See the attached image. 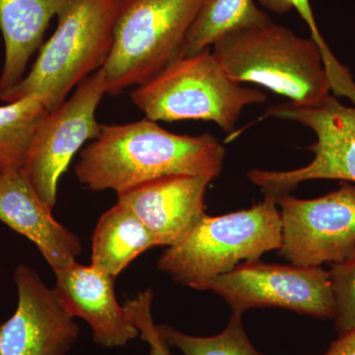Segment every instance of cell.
I'll list each match as a JSON object with an SVG mask.
<instances>
[{
	"mask_svg": "<svg viewBox=\"0 0 355 355\" xmlns=\"http://www.w3.org/2000/svg\"><path fill=\"white\" fill-rule=\"evenodd\" d=\"M275 200L282 218L279 251L292 265H331L355 251V184L343 183L313 200H299L289 193Z\"/></svg>",
	"mask_w": 355,
	"mask_h": 355,
	"instance_id": "cell-10",
	"label": "cell"
},
{
	"mask_svg": "<svg viewBox=\"0 0 355 355\" xmlns=\"http://www.w3.org/2000/svg\"><path fill=\"white\" fill-rule=\"evenodd\" d=\"M211 51L236 83L257 84L299 106H319L333 95L314 40L297 36L268 15L222 35Z\"/></svg>",
	"mask_w": 355,
	"mask_h": 355,
	"instance_id": "cell-2",
	"label": "cell"
},
{
	"mask_svg": "<svg viewBox=\"0 0 355 355\" xmlns=\"http://www.w3.org/2000/svg\"><path fill=\"white\" fill-rule=\"evenodd\" d=\"M266 15L254 0H207L184 41L181 57L197 55L211 48L225 33Z\"/></svg>",
	"mask_w": 355,
	"mask_h": 355,
	"instance_id": "cell-18",
	"label": "cell"
},
{
	"mask_svg": "<svg viewBox=\"0 0 355 355\" xmlns=\"http://www.w3.org/2000/svg\"><path fill=\"white\" fill-rule=\"evenodd\" d=\"M223 144L209 132L177 135L144 119L104 125L81 151L76 175L84 188L116 195L160 178L197 175L216 179L225 160Z\"/></svg>",
	"mask_w": 355,
	"mask_h": 355,
	"instance_id": "cell-1",
	"label": "cell"
},
{
	"mask_svg": "<svg viewBox=\"0 0 355 355\" xmlns=\"http://www.w3.org/2000/svg\"><path fill=\"white\" fill-rule=\"evenodd\" d=\"M53 272L58 297L72 317L80 318L90 326L96 345L116 349L139 336L125 306L116 297V279L78 261Z\"/></svg>",
	"mask_w": 355,
	"mask_h": 355,
	"instance_id": "cell-13",
	"label": "cell"
},
{
	"mask_svg": "<svg viewBox=\"0 0 355 355\" xmlns=\"http://www.w3.org/2000/svg\"><path fill=\"white\" fill-rule=\"evenodd\" d=\"M159 335L170 347L184 355H265L254 349L242 324V315L232 313L218 335L195 336L168 324H157Z\"/></svg>",
	"mask_w": 355,
	"mask_h": 355,
	"instance_id": "cell-19",
	"label": "cell"
},
{
	"mask_svg": "<svg viewBox=\"0 0 355 355\" xmlns=\"http://www.w3.org/2000/svg\"><path fill=\"white\" fill-rule=\"evenodd\" d=\"M153 292L150 288L139 292L125 303L130 319L137 327L144 342L148 343L150 355H173L171 347L159 335L157 324L153 317Z\"/></svg>",
	"mask_w": 355,
	"mask_h": 355,
	"instance_id": "cell-22",
	"label": "cell"
},
{
	"mask_svg": "<svg viewBox=\"0 0 355 355\" xmlns=\"http://www.w3.org/2000/svg\"><path fill=\"white\" fill-rule=\"evenodd\" d=\"M198 291L218 294L236 314L253 308L279 307L319 319L336 317L330 273L320 266L250 261L207 280Z\"/></svg>",
	"mask_w": 355,
	"mask_h": 355,
	"instance_id": "cell-8",
	"label": "cell"
},
{
	"mask_svg": "<svg viewBox=\"0 0 355 355\" xmlns=\"http://www.w3.org/2000/svg\"><path fill=\"white\" fill-rule=\"evenodd\" d=\"M207 0H123L114 43L102 67L107 94L139 86L181 58Z\"/></svg>",
	"mask_w": 355,
	"mask_h": 355,
	"instance_id": "cell-6",
	"label": "cell"
},
{
	"mask_svg": "<svg viewBox=\"0 0 355 355\" xmlns=\"http://www.w3.org/2000/svg\"><path fill=\"white\" fill-rule=\"evenodd\" d=\"M153 247L156 243L144 224L118 200L96 225L90 265L116 279L137 257Z\"/></svg>",
	"mask_w": 355,
	"mask_h": 355,
	"instance_id": "cell-16",
	"label": "cell"
},
{
	"mask_svg": "<svg viewBox=\"0 0 355 355\" xmlns=\"http://www.w3.org/2000/svg\"><path fill=\"white\" fill-rule=\"evenodd\" d=\"M0 221L34 243L53 272L76 263L83 252L78 236L55 220L22 169L0 173Z\"/></svg>",
	"mask_w": 355,
	"mask_h": 355,
	"instance_id": "cell-14",
	"label": "cell"
},
{
	"mask_svg": "<svg viewBox=\"0 0 355 355\" xmlns=\"http://www.w3.org/2000/svg\"><path fill=\"white\" fill-rule=\"evenodd\" d=\"M48 113L37 96L0 106V173L22 169L35 130Z\"/></svg>",
	"mask_w": 355,
	"mask_h": 355,
	"instance_id": "cell-17",
	"label": "cell"
},
{
	"mask_svg": "<svg viewBox=\"0 0 355 355\" xmlns=\"http://www.w3.org/2000/svg\"><path fill=\"white\" fill-rule=\"evenodd\" d=\"M329 273L336 303V330L340 336L355 331V251L331 263Z\"/></svg>",
	"mask_w": 355,
	"mask_h": 355,
	"instance_id": "cell-21",
	"label": "cell"
},
{
	"mask_svg": "<svg viewBox=\"0 0 355 355\" xmlns=\"http://www.w3.org/2000/svg\"><path fill=\"white\" fill-rule=\"evenodd\" d=\"M275 118L300 123L314 132L316 140L307 147L312 161L291 171L253 169L248 178L265 195L277 198L289 193L303 182L338 180L355 184V106H345L331 95L319 106L284 103L268 107L263 119Z\"/></svg>",
	"mask_w": 355,
	"mask_h": 355,
	"instance_id": "cell-7",
	"label": "cell"
},
{
	"mask_svg": "<svg viewBox=\"0 0 355 355\" xmlns=\"http://www.w3.org/2000/svg\"><path fill=\"white\" fill-rule=\"evenodd\" d=\"M214 179L197 175L160 178L119 193L153 235L156 246L171 247L188 234L205 212V193Z\"/></svg>",
	"mask_w": 355,
	"mask_h": 355,
	"instance_id": "cell-12",
	"label": "cell"
},
{
	"mask_svg": "<svg viewBox=\"0 0 355 355\" xmlns=\"http://www.w3.org/2000/svg\"><path fill=\"white\" fill-rule=\"evenodd\" d=\"M69 0H0V32L4 41L0 94L24 78L30 58L41 48L53 16Z\"/></svg>",
	"mask_w": 355,
	"mask_h": 355,
	"instance_id": "cell-15",
	"label": "cell"
},
{
	"mask_svg": "<svg viewBox=\"0 0 355 355\" xmlns=\"http://www.w3.org/2000/svg\"><path fill=\"white\" fill-rule=\"evenodd\" d=\"M324 355H355V331L340 335Z\"/></svg>",
	"mask_w": 355,
	"mask_h": 355,
	"instance_id": "cell-23",
	"label": "cell"
},
{
	"mask_svg": "<svg viewBox=\"0 0 355 355\" xmlns=\"http://www.w3.org/2000/svg\"><path fill=\"white\" fill-rule=\"evenodd\" d=\"M105 94L107 86L101 69L84 79L69 100L49 112L35 130L22 170L51 209L57 202L58 181L72 158L87 140L97 139L101 132L96 111Z\"/></svg>",
	"mask_w": 355,
	"mask_h": 355,
	"instance_id": "cell-9",
	"label": "cell"
},
{
	"mask_svg": "<svg viewBox=\"0 0 355 355\" xmlns=\"http://www.w3.org/2000/svg\"><path fill=\"white\" fill-rule=\"evenodd\" d=\"M282 240L277 200L265 195L263 202L248 209L220 216L205 214L181 241L167 247L158 259V270L198 291L207 280L279 250Z\"/></svg>",
	"mask_w": 355,
	"mask_h": 355,
	"instance_id": "cell-4",
	"label": "cell"
},
{
	"mask_svg": "<svg viewBox=\"0 0 355 355\" xmlns=\"http://www.w3.org/2000/svg\"><path fill=\"white\" fill-rule=\"evenodd\" d=\"M17 308L0 322V355H67L79 336L78 324L55 288L39 273L20 263L13 275Z\"/></svg>",
	"mask_w": 355,
	"mask_h": 355,
	"instance_id": "cell-11",
	"label": "cell"
},
{
	"mask_svg": "<svg viewBox=\"0 0 355 355\" xmlns=\"http://www.w3.org/2000/svg\"><path fill=\"white\" fill-rule=\"evenodd\" d=\"M133 104L154 121H212L234 132L243 110L263 104L266 96L226 74L211 48L181 57L130 94Z\"/></svg>",
	"mask_w": 355,
	"mask_h": 355,
	"instance_id": "cell-5",
	"label": "cell"
},
{
	"mask_svg": "<svg viewBox=\"0 0 355 355\" xmlns=\"http://www.w3.org/2000/svg\"><path fill=\"white\" fill-rule=\"evenodd\" d=\"M121 2L69 0L58 13L57 30L41 46L29 73L0 94V101L12 103L37 96L49 112L58 108L72 89L108 60Z\"/></svg>",
	"mask_w": 355,
	"mask_h": 355,
	"instance_id": "cell-3",
	"label": "cell"
},
{
	"mask_svg": "<svg viewBox=\"0 0 355 355\" xmlns=\"http://www.w3.org/2000/svg\"><path fill=\"white\" fill-rule=\"evenodd\" d=\"M273 13L284 14L295 9L310 30V37L321 50L324 69L330 79L331 93L336 97H343L355 105V80L347 65L343 64L327 44L318 27L310 0H258Z\"/></svg>",
	"mask_w": 355,
	"mask_h": 355,
	"instance_id": "cell-20",
	"label": "cell"
}]
</instances>
